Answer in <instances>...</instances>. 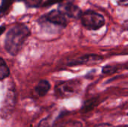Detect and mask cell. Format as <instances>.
<instances>
[{
    "label": "cell",
    "instance_id": "cell-1",
    "mask_svg": "<svg viewBox=\"0 0 128 127\" xmlns=\"http://www.w3.org/2000/svg\"><path fill=\"white\" fill-rule=\"evenodd\" d=\"M30 35V31L24 25H16L11 28L6 35L5 49L12 55H16L25 41Z\"/></svg>",
    "mask_w": 128,
    "mask_h": 127
},
{
    "label": "cell",
    "instance_id": "cell-2",
    "mask_svg": "<svg viewBox=\"0 0 128 127\" xmlns=\"http://www.w3.org/2000/svg\"><path fill=\"white\" fill-rule=\"evenodd\" d=\"M80 89V82L78 80H69L56 85L55 92L58 98H68L76 94Z\"/></svg>",
    "mask_w": 128,
    "mask_h": 127
},
{
    "label": "cell",
    "instance_id": "cell-3",
    "mask_svg": "<svg viewBox=\"0 0 128 127\" xmlns=\"http://www.w3.org/2000/svg\"><path fill=\"white\" fill-rule=\"evenodd\" d=\"M82 25L88 30H98L104 26L105 19L102 15L92 10H87L81 15Z\"/></svg>",
    "mask_w": 128,
    "mask_h": 127
},
{
    "label": "cell",
    "instance_id": "cell-4",
    "mask_svg": "<svg viewBox=\"0 0 128 127\" xmlns=\"http://www.w3.org/2000/svg\"><path fill=\"white\" fill-rule=\"evenodd\" d=\"M44 21L60 27H65L68 24L66 16L59 10H53L41 18Z\"/></svg>",
    "mask_w": 128,
    "mask_h": 127
},
{
    "label": "cell",
    "instance_id": "cell-5",
    "mask_svg": "<svg viewBox=\"0 0 128 127\" xmlns=\"http://www.w3.org/2000/svg\"><path fill=\"white\" fill-rule=\"evenodd\" d=\"M58 10H61L65 16L73 19H79L82 15L80 8L76 5H74L72 2H68L63 5H60Z\"/></svg>",
    "mask_w": 128,
    "mask_h": 127
},
{
    "label": "cell",
    "instance_id": "cell-6",
    "mask_svg": "<svg viewBox=\"0 0 128 127\" xmlns=\"http://www.w3.org/2000/svg\"><path fill=\"white\" fill-rule=\"evenodd\" d=\"M102 58L96 55H85L77 60H75L74 61H72L70 64V65H79V64H88L89 62H94V61H98L99 60H101Z\"/></svg>",
    "mask_w": 128,
    "mask_h": 127
},
{
    "label": "cell",
    "instance_id": "cell-7",
    "mask_svg": "<svg viewBox=\"0 0 128 127\" xmlns=\"http://www.w3.org/2000/svg\"><path fill=\"white\" fill-rule=\"evenodd\" d=\"M50 89V84L46 80H41L35 87V92L39 97L45 96Z\"/></svg>",
    "mask_w": 128,
    "mask_h": 127
},
{
    "label": "cell",
    "instance_id": "cell-8",
    "mask_svg": "<svg viewBox=\"0 0 128 127\" xmlns=\"http://www.w3.org/2000/svg\"><path fill=\"white\" fill-rule=\"evenodd\" d=\"M99 104V97H94L86 101L81 109L82 113H87L93 110Z\"/></svg>",
    "mask_w": 128,
    "mask_h": 127
},
{
    "label": "cell",
    "instance_id": "cell-9",
    "mask_svg": "<svg viewBox=\"0 0 128 127\" xmlns=\"http://www.w3.org/2000/svg\"><path fill=\"white\" fill-rule=\"evenodd\" d=\"M10 74L9 68L8 67L4 61L0 58V80H3L7 78Z\"/></svg>",
    "mask_w": 128,
    "mask_h": 127
},
{
    "label": "cell",
    "instance_id": "cell-10",
    "mask_svg": "<svg viewBox=\"0 0 128 127\" xmlns=\"http://www.w3.org/2000/svg\"><path fill=\"white\" fill-rule=\"evenodd\" d=\"M38 127H56V121H53L52 118L48 117L40 122Z\"/></svg>",
    "mask_w": 128,
    "mask_h": 127
},
{
    "label": "cell",
    "instance_id": "cell-11",
    "mask_svg": "<svg viewBox=\"0 0 128 127\" xmlns=\"http://www.w3.org/2000/svg\"><path fill=\"white\" fill-rule=\"evenodd\" d=\"M14 1L15 0H3L2 6L0 7L2 13H6L8 10V9L12 5V4L14 3Z\"/></svg>",
    "mask_w": 128,
    "mask_h": 127
},
{
    "label": "cell",
    "instance_id": "cell-12",
    "mask_svg": "<svg viewBox=\"0 0 128 127\" xmlns=\"http://www.w3.org/2000/svg\"><path fill=\"white\" fill-rule=\"evenodd\" d=\"M23 1L28 7H37L41 4L43 0H23Z\"/></svg>",
    "mask_w": 128,
    "mask_h": 127
},
{
    "label": "cell",
    "instance_id": "cell-13",
    "mask_svg": "<svg viewBox=\"0 0 128 127\" xmlns=\"http://www.w3.org/2000/svg\"><path fill=\"white\" fill-rule=\"evenodd\" d=\"M64 127H82L81 122L77 121H71L64 124Z\"/></svg>",
    "mask_w": 128,
    "mask_h": 127
},
{
    "label": "cell",
    "instance_id": "cell-14",
    "mask_svg": "<svg viewBox=\"0 0 128 127\" xmlns=\"http://www.w3.org/2000/svg\"><path fill=\"white\" fill-rule=\"evenodd\" d=\"M117 71V67L116 66H106L103 69L104 73H113Z\"/></svg>",
    "mask_w": 128,
    "mask_h": 127
},
{
    "label": "cell",
    "instance_id": "cell-15",
    "mask_svg": "<svg viewBox=\"0 0 128 127\" xmlns=\"http://www.w3.org/2000/svg\"><path fill=\"white\" fill-rule=\"evenodd\" d=\"M62 0H47V1L44 3V6H45V7H49V6H51V5L54 4L59 3V2H62Z\"/></svg>",
    "mask_w": 128,
    "mask_h": 127
},
{
    "label": "cell",
    "instance_id": "cell-16",
    "mask_svg": "<svg viewBox=\"0 0 128 127\" xmlns=\"http://www.w3.org/2000/svg\"><path fill=\"white\" fill-rule=\"evenodd\" d=\"M94 127H114V126L110 124H101L96 125Z\"/></svg>",
    "mask_w": 128,
    "mask_h": 127
},
{
    "label": "cell",
    "instance_id": "cell-17",
    "mask_svg": "<svg viewBox=\"0 0 128 127\" xmlns=\"http://www.w3.org/2000/svg\"><path fill=\"white\" fill-rule=\"evenodd\" d=\"M117 2L123 6H127L128 5V0H116Z\"/></svg>",
    "mask_w": 128,
    "mask_h": 127
},
{
    "label": "cell",
    "instance_id": "cell-18",
    "mask_svg": "<svg viewBox=\"0 0 128 127\" xmlns=\"http://www.w3.org/2000/svg\"><path fill=\"white\" fill-rule=\"evenodd\" d=\"M5 30V27L4 26H0V35Z\"/></svg>",
    "mask_w": 128,
    "mask_h": 127
},
{
    "label": "cell",
    "instance_id": "cell-19",
    "mask_svg": "<svg viewBox=\"0 0 128 127\" xmlns=\"http://www.w3.org/2000/svg\"><path fill=\"white\" fill-rule=\"evenodd\" d=\"M2 14H3V13H2V10H1V8H0V17L2 16Z\"/></svg>",
    "mask_w": 128,
    "mask_h": 127
}]
</instances>
